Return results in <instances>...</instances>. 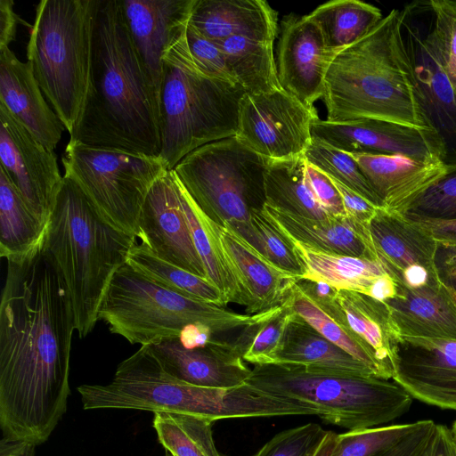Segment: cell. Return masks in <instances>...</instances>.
<instances>
[{
  "label": "cell",
  "instance_id": "obj_1",
  "mask_svg": "<svg viewBox=\"0 0 456 456\" xmlns=\"http://www.w3.org/2000/svg\"><path fill=\"white\" fill-rule=\"evenodd\" d=\"M43 238L26 253L6 258L0 304L1 456H33L65 414L70 395L74 314Z\"/></svg>",
  "mask_w": 456,
  "mask_h": 456
},
{
  "label": "cell",
  "instance_id": "obj_2",
  "mask_svg": "<svg viewBox=\"0 0 456 456\" xmlns=\"http://www.w3.org/2000/svg\"><path fill=\"white\" fill-rule=\"evenodd\" d=\"M69 141L159 156V96L129 33L121 0H97L89 86Z\"/></svg>",
  "mask_w": 456,
  "mask_h": 456
},
{
  "label": "cell",
  "instance_id": "obj_3",
  "mask_svg": "<svg viewBox=\"0 0 456 456\" xmlns=\"http://www.w3.org/2000/svg\"><path fill=\"white\" fill-rule=\"evenodd\" d=\"M400 20V10H392L363 37L334 55L322 98L326 120L379 119L430 128L417 100Z\"/></svg>",
  "mask_w": 456,
  "mask_h": 456
},
{
  "label": "cell",
  "instance_id": "obj_4",
  "mask_svg": "<svg viewBox=\"0 0 456 456\" xmlns=\"http://www.w3.org/2000/svg\"><path fill=\"white\" fill-rule=\"evenodd\" d=\"M135 242L106 223L78 185L63 176L43 244L65 281L80 338L99 321L108 286Z\"/></svg>",
  "mask_w": 456,
  "mask_h": 456
},
{
  "label": "cell",
  "instance_id": "obj_5",
  "mask_svg": "<svg viewBox=\"0 0 456 456\" xmlns=\"http://www.w3.org/2000/svg\"><path fill=\"white\" fill-rule=\"evenodd\" d=\"M85 410L130 409L223 419L278 417L286 402L248 383L233 387H200L182 381L162 366L151 346H141L117 367L105 385L79 386Z\"/></svg>",
  "mask_w": 456,
  "mask_h": 456
},
{
  "label": "cell",
  "instance_id": "obj_6",
  "mask_svg": "<svg viewBox=\"0 0 456 456\" xmlns=\"http://www.w3.org/2000/svg\"><path fill=\"white\" fill-rule=\"evenodd\" d=\"M187 30V29H186ZM243 88L204 73L190 53L186 32L162 57L159 157L172 170L192 151L235 136Z\"/></svg>",
  "mask_w": 456,
  "mask_h": 456
},
{
  "label": "cell",
  "instance_id": "obj_7",
  "mask_svg": "<svg viewBox=\"0 0 456 456\" xmlns=\"http://www.w3.org/2000/svg\"><path fill=\"white\" fill-rule=\"evenodd\" d=\"M97 0H42L36 8L27 61L70 134L87 94Z\"/></svg>",
  "mask_w": 456,
  "mask_h": 456
},
{
  "label": "cell",
  "instance_id": "obj_8",
  "mask_svg": "<svg viewBox=\"0 0 456 456\" xmlns=\"http://www.w3.org/2000/svg\"><path fill=\"white\" fill-rule=\"evenodd\" d=\"M261 314H242L181 295L156 284L126 263L108 286L98 320L131 344L151 346L179 338L191 325H205L215 334L244 328Z\"/></svg>",
  "mask_w": 456,
  "mask_h": 456
},
{
  "label": "cell",
  "instance_id": "obj_9",
  "mask_svg": "<svg viewBox=\"0 0 456 456\" xmlns=\"http://www.w3.org/2000/svg\"><path fill=\"white\" fill-rule=\"evenodd\" d=\"M247 383L305 403L323 422L347 430L387 424L405 413L413 399L394 380L330 374L289 363L255 365Z\"/></svg>",
  "mask_w": 456,
  "mask_h": 456
},
{
  "label": "cell",
  "instance_id": "obj_10",
  "mask_svg": "<svg viewBox=\"0 0 456 456\" xmlns=\"http://www.w3.org/2000/svg\"><path fill=\"white\" fill-rule=\"evenodd\" d=\"M266 165V159L232 136L192 151L174 171L208 217L249 242L251 211L265 202Z\"/></svg>",
  "mask_w": 456,
  "mask_h": 456
},
{
  "label": "cell",
  "instance_id": "obj_11",
  "mask_svg": "<svg viewBox=\"0 0 456 456\" xmlns=\"http://www.w3.org/2000/svg\"><path fill=\"white\" fill-rule=\"evenodd\" d=\"M61 162L102 219L112 227L138 237L146 196L168 169L159 156L69 142Z\"/></svg>",
  "mask_w": 456,
  "mask_h": 456
},
{
  "label": "cell",
  "instance_id": "obj_12",
  "mask_svg": "<svg viewBox=\"0 0 456 456\" xmlns=\"http://www.w3.org/2000/svg\"><path fill=\"white\" fill-rule=\"evenodd\" d=\"M400 32L418 102L444 148V164L456 166V91L434 28L430 1H416L400 10Z\"/></svg>",
  "mask_w": 456,
  "mask_h": 456
},
{
  "label": "cell",
  "instance_id": "obj_13",
  "mask_svg": "<svg viewBox=\"0 0 456 456\" xmlns=\"http://www.w3.org/2000/svg\"><path fill=\"white\" fill-rule=\"evenodd\" d=\"M319 116L283 89L243 95L236 137L267 159L304 156L312 142L311 126Z\"/></svg>",
  "mask_w": 456,
  "mask_h": 456
},
{
  "label": "cell",
  "instance_id": "obj_14",
  "mask_svg": "<svg viewBox=\"0 0 456 456\" xmlns=\"http://www.w3.org/2000/svg\"><path fill=\"white\" fill-rule=\"evenodd\" d=\"M0 168L47 225L61 187L57 158L0 102Z\"/></svg>",
  "mask_w": 456,
  "mask_h": 456
},
{
  "label": "cell",
  "instance_id": "obj_15",
  "mask_svg": "<svg viewBox=\"0 0 456 456\" xmlns=\"http://www.w3.org/2000/svg\"><path fill=\"white\" fill-rule=\"evenodd\" d=\"M312 137L347 153L402 155L444 164V148L436 132L379 119L331 122L315 118ZM445 165V164H444Z\"/></svg>",
  "mask_w": 456,
  "mask_h": 456
},
{
  "label": "cell",
  "instance_id": "obj_16",
  "mask_svg": "<svg viewBox=\"0 0 456 456\" xmlns=\"http://www.w3.org/2000/svg\"><path fill=\"white\" fill-rule=\"evenodd\" d=\"M138 230L137 238L159 257L207 279L186 217L183 184L174 169L167 170L150 189Z\"/></svg>",
  "mask_w": 456,
  "mask_h": 456
},
{
  "label": "cell",
  "instance_id": "obj_17",
  "mask_svg": "<svg viewBox=\"0 0 456 456\" xmlns=\"http://www.w3.org/2000/svg\"><path fill=\"white\" fill-rule=\"evenodd\" d=\"M392 379L412 398L456 411V339L395 336Z\"/></svg>",
  "mask_w": 456,
  "mask_h": 456
},
{
  "label": "cell",
  "instance_id": "obj_18",
  "mask_svg": "<svg viewBox=\"0 0 456 456\" xmlns=\"http://www.w3.org/2000/svg\"><path fill=\"white\" fill-rule=\"evenodd\" d=\"M189 197L200 223L214 238L237 284L247 314L282 305L297 279L276 267L232 229L212 221Z\"/></svg>",
  "mask_w": 456,
  "mask_h": 456
},
{
  "label": "cell",
  "instance_id": "obj_19",
  "mask_svg": "<svg viewBox=\"0 0 456 456\" xmlns=\"http://www.w3.org/2000/svg\"><path fill=\"white\" fill-rule=\"evenodd\" d=\"M334 53L326 47L319 26L307 15H285L276 49L280 84L304 105L322 99L327 70Z\"/></svg>",
  "mask_w": 456,
  "mask_h": 456
},
{
  "label": "cell",
  "instance_id": "obj_20",
  "mask_svg": "<svg viewBox=\"0 0 456 456\" xmlns=\"http://www.w3.org/2000/svg\"><path fill=\"white\" fill-rule=\"evenodd\" d=\"M196 0H125L129 33L159 96L162 57L186 32Z\"/></svg>",
  "mask_w": 456,
  "mask_h": 456
},
{
  "label": "cell",
  "instance_id": "obj_21",
  "mask_svg": "<svg viewBox=\"0 0 456 456\" xmlns=\"http://www.w3.org/2000/svg\"><path fill=\"white\" fill-rule=\"evenodd\" d=\"M151 347L169 374L191 385L233 387L251 375L233 342L213 338L203 347L187 348L179 338H172Z\"/></svg>",
  "mask_w": 456,
  "mask_h": 456
},
{
  "label": "cell",
  "instance_id": "obj_22",
  "mask_svg": "<svg viewBox=\"0 0 456 456\" xmlns=\"http://www.w3.org/2000/svg\"><path fill=\"white\" fill-rule=\"evenodd\" d=\"M0 102L46 148L53 151L65 128L47 102L32 64L10 47L0 49Z\"/></svg>",
  "mask_w": 456,
  "mask_h": 456
},
{
  "label": "cell",
  "instance_id": "obj_23",
  "mask_svg": "<svg viewBox=\"0 0 456 456\" xmlns=\"http://www.w3.org/2000/svg\"><path fill=\"white\" fill-rule=\"evenodd\" d=\"M349 154L380 199L383 208L399 215H404L413 201L447 171L442 162H424L402 155Z\"/></svg>",
  "mask_w": 456,
  "mask_h": 456
},
{
  "label": "cell",
  "instance_id": "obj_24",
  "mask_svg": "<svg viewBox=\"0 0 456 456\" xmlns=\"http://www.w3.org/2000/svg\"><path fill=\"white\" fill-rule=\"evenodd\" d=\"M384 303L395 336L456 339V305L443 281L414 289L400 283Z\"/></svg>",
  "mask_w": 456,
  "mask_h": 456
},
{
  "label": "cell",
  "instance_id": "obj_25",
  "mask_svg": "<svg viewBox=\"0 0 456 456\" xmlns=\"http://www.w3.org/2000/svg\"><path fill=\"white\" fill-rule=\"evenodd\" d=\"M369 232L377 257L399 281L402 273L414 266L438 271L439 244L416 221L379 208L369 224Z\"/></svg>",
  "mask_w": 456,
  "mask_h": 456
},
{
  "label": "cell",
  "instance_id": "obj_26",
  "mask_svg": "<svg viewBox=\"0 0 456 456\" xmlns=\"http://www.w3.org/2000/svg\"><path fill=\"white\" fill-rule=\"evenodd\" d=\"M262 210L291 241L322 252L379 260L372 248L369 225L358 224L346 216L307 218L265 202Z\"/></svg>",
  "mask_w": 456,
  "mask_h": 456
},
{
  "label": "cell",
  "instance_id": "obj_27",
  "mask_svg": "<svg viewBox=\"0 0 456 456\" xmlns=\"http://www.w3.org/2000/svg\"><path fill=\"white\" fill-rule=\"evenodd\" d=\"M189 24L219 43L235 36L275 40L278 12L264 0H196Z\"/></svg>",
  "mask_w": 456,
  "mask_h": 456
},
{
  "label": "cell",
  "instance_id": "obj_28",
  "mask_svg": "<svg viewBox=\"0 0 456 456\" xmlns=\"http://www.w3.org/2000/svg\"><path fill=\"white\" fill-rule=\"evenodd\" d=\"M277 363L302 365L330 374L375 376L364 363L329 341L294 312L284 333Z\"/></svg>",
  "mask_w": 456,
  "mask_h": 456
},
{
  "label": "cell",
  "instance_id": "obj_29",
  "mask_svg": "<svg viewBox=\"0 0 456 456\" xmlns=\"http://www.w3.org/2000/svg\"><path fill=\"white\" fill-rule=\"evenodd\" d=\"M292 243L303 268L300 280L325 282L338 290L366 295L378 278L394 275L380 260L330 254L297 241Z\"/></svg>",
  "mask_w": 456,
  "mask_h": 456
},
{
  "label": "cell",
  "instance_id": "obj_30",
  "mask_svg": "<svg viewBox=\"0 0 456 456\" xmlns=\"http://www.w3.org/2000/svg\"><path fill=\"white\" fill-rule=\"evenodd\" d=\"M337 302L350 329L372 353L382 378L392 379V344L395 335L385 303L348 290H339Z\"/></svg>",
  "mask_w": 456,
  "mask_h": 456
},
{
  "label": "cell",
  "instance_id": "obj_31",
  "mask_svg": "<svg viewBox=\"0 0 456 456\" xmlns=\"http://www.w3.org/2000/svg\"><path fill=\"white\" fill-rule=\"evenodd\" d=\"M237 83L248 94H270L282 87L273 40L235 36L217 43Z\"/></svg>",
  "mask_w": 456,
  "mask_h": 456
},
{
  "label": "cell",
  "instance_id": "obj_32",
  "mask_svg": "<svg viewBox=\"0 0 456 456\" xmlns=\"http://www.w3.org/2000/svg\"><path fill=\"white\" fill-rule=\"evenodd\" d=\"M287 300L293 312L322 336L364 363L376 377L383 379L372 353L348 326L337 298L328 303H317L295 283Z\"/></svg>",
  "mask_w": 456,
  "mask_h": 456
},
{
  "label": "cell",
  "instance_id": "obj_33",
  "mask_svg": "<svg viewBox=\"0 0 456 456\" xmlns=\"http://www.w3.org/2000/svg\"><path fill=\"white\" fill-rule=\"evenodd\" d=\"M264 188L265 203L276 208L307 218L327 220L333 217L319 205L309 187L304 156L267 159Z\"/></svg>",
  "mask_w": 456,
  "mask_h": 456
},
{
  "label": "cell",
  "instance_id": "obj_34",
  "mask_svg": "<svg viewBox=\"0 0 456 456\" xmlns=\"http://www.w3.org/2000/svg\"><path fill=\"white\" fill-rule=\"evenodd\" d=\"M320 28L326 47L336 54L368 34L384 18L381 11L359 0H333L306 14Z\"/></svg>",
  "mask_w": 456,
  "mask_h": 456
},
{
  "label": "cell",
  "instance_id": "obj_35",
  "mask_svg": "<svg viewBox=\"0 0 456 456\" xmlns=\"http://www.w3.org/2000/svg\"><path fill=\"white\" fill-rule=\"evenodd\" d=\"M46 225L30 210L0 168V256H20L34 247Z\"/></svg>",
  "mask_w": 456,
  "mask_h": 456
},
{
  "label": "cell",
  "instance_id": "obj_36",
  "mask_svg": "<svg viewBox=\"0 0 456 456\" xmlns=\"http://www.w3.org/2000/svg\"><path fill=\"white\" fill-rule=\"evenodd\" d=\"M126 264L163 288L219 306L225 305L220 290L208 280L161 259L142 242L133 245Z\"/></svg>",
  "mask_w": 456,
  "mask_h": 456
},
{
  "label": "cell",
  "instance_id": "obj_37",
  "mask_svg": "<svg viewBox=\"0 0 456 456\" xmlns=\"http://www.w3.org/2000/svg\"><path fill=\"white\" fill-rule=\"evenodd\" d=\"M213 422L191 414L158 411L152 424L159 443L173 456H221L213 438Z\"/></svg>",
  "mask_w": 456,
  "mask_h": 456
},
{
  "label": "cell",
  "instance_id": "obj_38",
  "mask_svg": "<svg viewBox=\"0 0 456 456\" xmlns=\"http://www.w3.org/2000/svg\"><path fill=\"white\" fill-rule=\"evenodd\" d=\"M292 314L293 310L286 298L282 305L262 313L258 320L242 328L233 341L242 359L254 365L277 363Z\"/></svg>",
  "mask_w": 456,
  "mask_h": 456
},
{
  "label": "cell",
  "instance_id": "obj_39",
  "mask_svg": "<svg viewBox=\"0 0 456 456\" xmlns=\"http://www.w3.org/2000/svg\"><path fill=\"white\" fill-rule=\"evenodd\" d=\"M304 158L307 163L328 176L336 179L375 206L383 208L380 199L349 153L313 138L304 153Z\"/></svg>",
  "mask_w": 456,
  "mask_h": 456
},
{
  "label": "cell",
  "instance_id": "obj_40",
  "mask_svg": "<svg viewBox=\"0 0 456 456\" xmlns=\"http://www.w3.org/2000/svg\"><path fill=\"white\" fill-rule=\"evenodd\" d=\"M252 238L248 242L279 269L299 281L303 268L292 241L265 215L253 208L250 216Z\"/></svg>",
  "mask_w": 456,
  "mask_h": 456
},
{
  "label": "cell",
  "instance_id": "obj_41",
  "mask_svg": "<svg viewBox=\"0 0 456 456\" xmlns=\"http://www.w3.org/2000/svg\"><path fill=\"white\" fill-rule=\"evenodd\" d=\"M419 423V420L337 434L330 456H373L410 435L418 428Z\"/></svg>",
  "mask_w": 456,
  "mask_h": 456
},
{
  "label": "cell",
  "instance_id": "obj_42",
  "mask_svg": "<svg viewBox=\"0 0 456 456\" xmlns=\"http://www.w3.org/2000/svg\"><path fill=\"white\" fill-rule=\"evenodd\" d=\"M411 219H456V166L413 201L403 215Z\"/></svg>",
  "mask_w": 456,
  "mask_h": 456
},
{
  "label": "cell",
  "instance_id": "obj_43",
  "mask_svg": "<svg viewBox=\"0 0 456 456\" xmlns=\"http://www.w3.org/2000/svg\"><path fill=\"white\" fill-rule=\"evenodd\" d=\"M328 430L309 422L282 430L253 456H314Z\"/></svg>",
  "mask_w": 456,
  "mask_h": 456
},
{
  "label": "cell",
  "instance_id": "obj_44",
  "mask_svg": "<svg viewBox=\"0 0 456 456\" xmlns=\"http://www.w3.org/2000/svg\"><path fill=\"white\" fill-rule=\"evenodd\" d=\"M430 4L436 37L456 91V1L430 0Z\"/></svg>",
  "mask_w": 456,
  "mask_h": 456
},
{
  "label": "cell",
  "instance_id": "obj_45",
  "mask_svg": "<svg viewBox=\"0 0 456 456\" xmlns=\"http://www.w3.org/2000/svg\"><path fill=\"white\" fill-rule=\"evenodd\" d=\"M186 39L192 59L204 73L220 80L238 84L217 43L203 37L190 24L186 30Z\"/></svg>",
  "mask_w": 456,
  "mask_h": 456
},
{
  "label": "cell",
  "instance_id": "obj_46",
  "mask_svg": "<svg viewBox=\"0 0 456 456\" xmlns=\"http://www.w3.org/2000/svg\"><path fill=\"white\" fill-rule=\"evenodd\" d=\"M436 425L433 420H419L418 428L395 445L373 456H432Z\"/></svg>",
  "mask_w": 456,
  "mask_h": 456
},
{
  "label": "cell",
  "instance_id": "obj_47",
  "mask_svg": "<svg viewBox=\"0 0 456 456\" xmlns=\"http://www.w3.org/2000/svg\"><path fill=\"white\" fill-rule=\"evenodd\" d=\"M305 177L309 187L322 209L333 217H346L341 195L330 178L305 161Z\"/></svg>",
  "mask_w": 456,
  "mask_h": 456
},
{
  "label": "cell",
  "instance_id": "obj_48",
  "mask_svg": "<svg viewBox=\"0 0 456 456\" xmlns=\"http://www.w3.org/2000/svg\"><path fill=\"white\" fill-rule=\"evenodd\" d=\"M330 178L341 195L346 217L358 224L368 226L381 208L375 206L336 179Z\"/></svg>",
  "mask_w": 456,
  "mask_h": 456
},
{
  "label": "cell",
  "instance_id": "obj_49",
  "mask_svg": "<svg viewBox=\"0 0 456 456\" xmlns=\"http://www.w3.org/2000/svg\"><path fill=\"white\" fill-rule=\"evenodd\" d=\"M411 219V218H410ZM427 230L439 246L456 248V219H412Z\"/></svg>",
  "mask_w": 456,
  "mask_h": 456
},
{
  "label": "cell",
  "instance_id": "obj_50",
  "mask_svg": "<svg viewBox=\"0 0 456 456\" xmlns=\"http://www.w3.org/2000/svg\"><path fill=\"white\" fill-rule=\"evenodd\" d=\"M13 4L12 0L0 1V49L9 47L15 39L19 23L29 26L16 14Z\"/></svg>",
  "mask_w": 456,
  "mask_h": 456
},
{
  "label": "cell",
  "instance_id": "obj_51",
  "mask_svg": "<svg viewBox=\"0 0 456 456\" xmlns=\"http://www.w3.org/2000/svg\"><path fill=\"white\" fill-rule=\"evenodd\" d=\"M436 266L443 283L456 292V248L439 246Z\"/></svg>",
  "mask_w": 456,
  "mask_h": 456
},
{
  "label": "cell",
  "instance_id": "obj_52",
  "mask_svg": "<svg viewBox=\"0 0 456 456\" xmlns=\"http://www.w3.org/2000/svg\"><path fill=\"white\" fill-rule=\"evenodd\" d=\"M296 283L307 297L317 303H328L335 300L339 291L321 281L299 280Z\"/></svg>",
  "mask_w": 456,
  "mask_h": 456
},
{
  "label": "cell",
  "instance_id": "obj_53",
  "mask_svg": "<svg viewBox=\"0 0 456 456\" xmlns=\"http://www.w3.org/2000/svg\"><path fill=\"white\" fill-rule=\"evenodd\" d=\"M453 443L451 429L437 424L432 456H453Z\"/></svg>",
  "mask_w": 456,
  "mask_h": 456
},
{
  "label": "cell",
  "instance_id": "obj_54",
  "mask_svg": "<svg viewBox=\"0 0 456 456\" xmlns=\"http://www.w3.org/2000/svg\"><path fill=\"white\" fill-rule=\"evenodd\" d=\"M337 433L328 431L314 456H330L336 443Z\"/></svg>",
  "mask_w": 456,
  "mask_h": 456
},
{
  "label": "cell",
  "instance_id": "obj_55",
  "mask_svg": "<svg viewBox=\"0 0 456 456\" xmlns=\"http://www.w3.org/2000/svg\"><path fill=\"white\" fill-rule=\"evenodd\" d=\"M446 288H447V290H448V293H449L450 297H452V301L456 305V292L454 290H452L449 287H446Z\"/></svg>",
  "mask_w": 456,
  "mask_h": 456
},
{
  "label": "cell",
  "instance_id": "obj_56",
  "mask_svg": "<svg viewBox=\"0 0 456 456\" xmlns=\"http://www.w3.org/2000/svg\"><path fill=\"white\" fill-rule=\"evenodd\" d=\"M451 432H452V437H453V440L454 442L456 443V420L454 421V423L452 424V427L451 428Z\"/></svg>",
  "mask_w": 456,
  "mask_h": 456
},
{
  "label": "cell",
  "instance_id": "obj_57",
  "mask_svg": "<svg viewBox=\"0 0 456 456\" xmlns=\"http://www.w3.org/2000/svg\"><path fill=\"white\" fill-rule=\"evenodd\" d=\"M453 456H456V443L455 442L453 443Z\"/></svg>",
  "mask_w": 456,
  "mask_h": 456
},
{
  "label": "cell",
  "instance_id": "obj_58",
  "mask_svg": "<svg viewBox=\"0 0 456 456\" xmlns=\"http://www.w3.org/2000/svg\"><path fill=\"white\" fill-rule=\"evenodd\" d=\"M165 456H169V454H168V452H166Z\"/></svg>",
  "mask_w": 456,
  "mask_h": 456
},
{
  "label": "cell",
  "instance_id": "obj_59",
  "mask_svg": "<svg viewBox=\"0 0 456 456\" xmlns=\"http://www.w3.org/2000/svg\"><path fill=\"white\" fill-rule=\"evenodd\" d=\"M168 454H169V456H173V455H171L169 452H168Z\"/></svg>",
  "mask_w": 456,
  "mask_h": 456
}]
</instances>
